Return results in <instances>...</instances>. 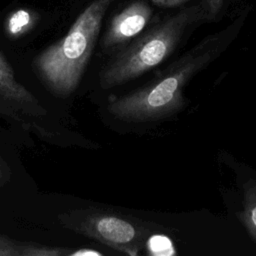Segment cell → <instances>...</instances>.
Listing matches in <instances>:
<instances>
[{"label": "cell", "instance_id": "4fadbf2b", "mask_svg": "<svg viewBox=\"0 0 256 256\" xmlns=\"http://www.w3.org/2000/svg\"><path fill=\"white\" fill-rule=\"evenodd\" d=\"M68 255H72V256H83V255H101V253H99L98 251L95 250H90V249H82V250H76L74 252L69 253Z\"/></svg>", "mask_w": 256, "mask_h": 256}, {"label": "cell", "instance_id": "30bf717a", "mask_svg": "<svg viewBox=\"0 0 256 256\" xmlns=\"http://www.w3.org/2000/svg\"><path fill=\"white\" fill-rule=\"evenodd\" d=\"M225 0H202L200 6L203 10L205 20H213L223 7Z\"/></svg>", "mask_w": 256, "mask_h": 256}, {"label": "cell", "instance_id": "277c9868", "mask_svg": "<svg viewBox=\"0 0 256 256\" xmlns=\"http://www.w3.org/2000/svg\"><path fill=\"white\" fill-rule=\"evenodd\" d=\"M59 220L64 227L130 256L139 254L152 231L140 220L98 209L73 210Z\"/></svg>", "mask_w": 256, "mask_h": 256}, {"label": "cell", "instance_id": "6da1fadb", "mask_svg": "<svg viewBox=\"0 0 256 256\" xmlns=\"http://www.w3.org/2000/svg\"><path fill=\"white\" fill-rule=\"evenodd\" d=\"M238 30L239 25L235 23L202 39L151 81L110 100L109 113L131 123L155 122L173 116L185 105L183 91L186 85L228 48Z\"/></svg>", "mask_w": 256, "mask_h": 256}, {"label": "cell", "instance_id": "7a4b0ae2", "mask_svg": "<svg viewBox=\"0 0 256 256\" xmlns=\"http://www.w3.org/2000/svg\"><path fill=\"white\" fill-rule=\"evenodd\" d=\"M203 20L200 4L165 18L114 54L100 70V86L110 89L126 84L160 65L175 51L186 32Z\"/></svg>", "mask_w": 256, "mask_h": 256}, {"label": "cell", "instance_id": "8992f818", "mask_svg": "<svg viewBox=\"0 0 256 256\" xmlns=\"http://www.w3.org/2000/svg\"><path fill=\"white\" fill-rule=\"evenodd\" d=\"M151 16L152 10L147 3L132 2L112 18L102 40L103 48L119 51L145 29Z\"/></svg>", "mask_w": 256, "mask_h": 256}, {"label": "cell", "instance_id": "7c38bea8", "mask_svg": "<svg viewBox=\"0 0 256 256\" xmlns=\"http://www.w3.org/2000/svg\"><path fill=\"white\" fill-rule=\"evenodd\" d=\"M7 166L0 160V186L5 184L9 179V172Z\"/></svg>", "mask_w": 256, "mask_h": 256}, {"label": "cell", "instance_id": "5b68a950", "mask_svg": "<svg viewBox=\"0 0 256 256\" xmlns=\"http://www.w3.org/2000/svg\"><path fill=\"white\" fill-rule=\"evenodd\" d=\"M0 115L20 123L37 133H46L35 122L47 116L46 109L25 86L18 82L14 71L0 52Z\"/></svg>", "mask_w": 256, "mask_h": 256}, {"label": "cell", "instance_id": "9c48e42d", "mask_svg": "<svg viewBox=\"0 0 256 256\" xmlns=\"http://www.w3.org/2000/svg\"><path fill=\"white\" fill-rule=\"evenodd\" d=\"M27 242L14 241L13 239L0 235V256H25Z\"/></svg>", "mask_w": 256, "mask_h": 256}, {"label": "cell", "instance_id": "3957f363", "mask_svg": "<svg viewBox=\"0 0 256 256\" xmlns=\"http://www.w3.org/2000/svg\"><path fill=\"white\" fill-rule=\"evenodd\" d=\"M114 0H94L77 17L68 33L41 52L33 66L55 95L67 97L78 87L94 49L103 17Z\"/></svg>", "mask_w": 256, "mask_h": 256}, {"label": "cell", "instance_id": "52a82bcc", "mask_svg": "<svg viewBox=\"0 0 256 256\" xmlns=\"http://www.w3.org/2000/svg\"><path fill=\"white\" fill-rule=\"evenodd\" d=\"M243 209L238 217L251 240L256 242V179H249L244 184Z\"/></svg>", "mask_w": 256, "mask_h": 256}, {"label": "cell", "instance_id": "8fae6325", "mask_svg": "<svg viewBox=\"0 0 256 256\" xmlns=\"http://www.w3.org/2000/svg\"><path fill=\"white\" fill-rule=\"evenodd\" d=\"M153 4L160 7H174L185 3L188 0H150Z\"/></svg>", "mask_w": 256, "mask_h": 256}, {"label": "cell", "instance_id": "ba28073f", "mask_svg": "<svg viewBox=\"0 0 256 256\" xmlns=\"http://www.w3.org/2000/svg\"><path fill=\"white\" fill-rule=\"evenodd\" d=\"M33 16L26 10H19L13 13L7 22V31L10 35L17 36L29 29L33 22Z\"/></svg>", "mask_w": 256, "mask_h": 256}]
</instances>
